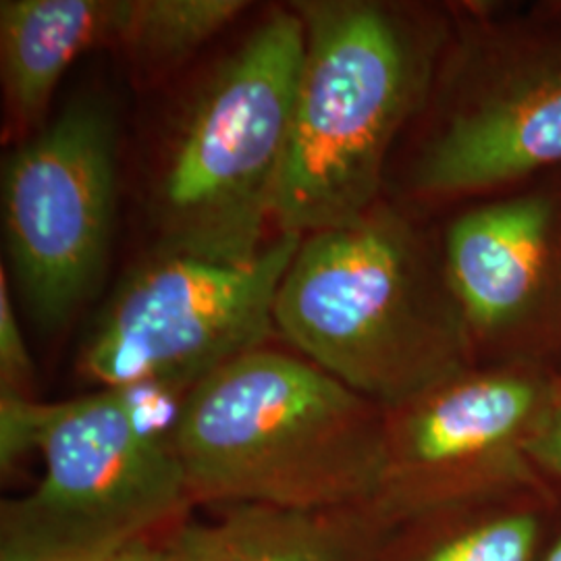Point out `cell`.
<instances>
[{
    "label": "cell",
    "mask_w": 561,
    "mask_h": 561,
    "mask_svg": "<svg viewBox=\"0 0 561 561\" xmlns=\"http://www.w3.org/2000/svg\"><path fill=\"white\" fill-rule=\"evenodd\" d=\"M164 541L173 561H381L393 528L377 507L289 510L273 505L204 507Z\"/></svg>",
    "instance_id": "8fae6325"
},
{
    "label": "cell",
    "mask_w": 561,
    "mask_h": 561,
    "mask_svg": "<svg viewBox=\"0 0 561 561\" xmlns=\"http://www.w3.org/2000/svg\"><path fill=\"white\" fill-rule=\"evenodd\" d=\"M173 445L196 510L370 505L381 484L385 408L300 354L262 345L187 393Z\"/></svg>",
    "instance_id": "7a4b0ae2"
},
{
    "label": "cell",
    "mask_w": 561,
    "mask_h": 561,
    "mask_svg": "<svg viewBox=\"0 0 561 561\" xmlns=\"http://www.w3.org/2000/svg\"><path fill=\"white\" fill-rule=\"evenodd\" d=\"M470 206L443 261L474 364L561 368V167Z\"/></svg>",
    "instance_id": "30bf717a"
},
{
    "label": "cell",
    "mask_w": 561,
    "mask_h": 561,
    "mask_svg": "<svg viewBox=\"0 0 561 561\" xmlns=\"http://www.w3.org/2000/svg\"><path fill=\"white\" fill-rule=\"evenodd\" d=\"M275 331L385 410L474 364L442 245L382 198L301 238L277 291Z\"/></svg>",
    "instance_id": "6da1fadb"
},
{
    "label": "cell",
    "mask_w": 561,
    "mask_h": 561,
    "mask_svg": "<svg viewBox=\"0 0 561 561\" xmlns=\"http://www.w3.org/2000/svg\"><path fill=\"white\" fill-rule=\"evenodd\" d=\"M301 57L300 13L279 7L202 81L150 185L157 252L243 262L273 240Z\"/></svg>",
    "instance_id": "5b68a950"
},
{
    "label": "cell",
    "mask_w": 561,
    "mask_h": 561,
    "mask_svg": "<svg viewBox=\"0 0 561 561\" xmlns=\"http://www.w3.org/2000/svg\"><path fill=\"white\" fill-rule=\"evenodd\" d=\"M558 405L561 408V368L558 370Z\"/></svg>",
    "instance_id": "d6986e66"
},
{
    "label": "cell",
    "mask_w": 561,
    "mask_h": 561,
    "mask_svg": "<svg viewBox=\"0 0 561 561\" xmlns=\"http://www.w3.org/2000/svg\"><path fill=\"white\" fill-rule=\"evenodd\" d=\"M560 526V500L533 474L398 522L381 561H542Z\"/></svg>",
    "instance_id": "4fadbf2b"
},
{
    "label": "cell",
    "mask_w": 561,
    "mask_h": 561,
    "mask_svg": "<svg viewBox=\"0 0 561 561\" xmlns=\"http://www.w3.org/2000/svg\"><path fill=\"white\" fill-rule=\"evenodd\" d=\"M183 398L157 385L34 408L38 484L0 503V561H104L164 542L196 510L173 433Z\"/></svg>",
    "instance_id": "277c9868"
},
{
    "label": "cell",
    "mask_w": 561,
    "mask_h": 561,
    "mask_svg": "<svg viewBox=\"0 0 561 561\" xmlns=\"http://www.w3.org/2000/svg\"><path fill=\"white\" fill-rule=\"evenodd\" d=\"M456 59L410 190L451 201L561 167V9L474 23Z\"/></svg>",
    "instance_id": "52a82bcc"
},
{
    "label": "cell",
    "mask_w": 561,
    "mask_h": 561,
    "mask_svg": "<svg viewBox=\"0 0 561 561\" xmlns=\"http://www.w3.org/2000/svg\"><path fill=\"white\" fill-rule=\"evenodd\" d=\"M300 243L296 233H275L243 262L152 250L81 343V377L99 389L161 385L190 393L225 362L266 345L280 280Z\"/></svg>",
    "instance_id": "8992f818"
},
{
    "label": "cell",
    "mask_w": 561,
    "mask_h": 561,
    "mask_svg": "<svg viewBox=\"0 0 561 561\" xmlns=\"http://www.w3.org/2000/svg\"><path fill=\"white\" fill-rule=\"evenodd\" d=\"M104 561H173L164 542H140Z\"/></svg>",
    "instance_id": "e0dca14e"
},
{
    "label": "cell",
    "mask_w": 561,
    "mask_h": 561,
    "mask_svg": "<svg viewBox=\"0 0 561 561\" xmlns=\"http://www.w3.org/2000/svg\"><path fill=\"white\" fill-rule=\"evenodd\" d=\"M558 403V373L472 364L385 410L373 505L391 526L535 474L526 447Z\"/></svg>",
    "instance_id": "9c48e42d"
},
{
    "label": "cell",
    "mask_w": 561,
    "mask_h": 561,
    "mask_svg": "<svg viewBox=\"0 0 561 561\" xmlns=\"http://www.w3.org/2000/svg\"><path fill=\"white\" fill-rule=\"evenodd\" d=\"M526 456L535 474L561 502V408L558 403L528 443Z\"/></svg>",
    "instance_id": "2e32d148"
},
{
    "label": "cell",
    "mask_w": 561,
    "mask_h": 561,
    "mask_svg": "<svg viewBox=\"0 0 561 561\" xmlns=\"http://www.w3.org/2000/svg\"><path fill=\"white\" fill-rule=\"evenodd\" d=\"M245 0H123L115 46L141 76H164L248 11Z\"/></svg>",
    "instance_id": "5bb4252c"
},
{
    "label": "cell",
    "mask_w": 561,
    "mask_h": 561,
    "mask_svg": "<svg viewBox=\"0 0 561 561\" xmlns=\"http://www.w3.org/2000/svg\"><path fill=\"white\" fill-rule=\"evenodd\" d=\"M123 0H2L0 80L4 136L27 140L81 55L115 46Z\"/></svg>",
    "instance_id": "7c38bea8"
},
{
    "label": "cell",
    "mask_w": 561,
    "mask_h": 561,
    "mask_svg": "<svg viewBox=\"0 0 561 561\" xmlns=\"http://www.w3.org/2000/svg\"><path fill=\"white\" fill-rule=\"evenodd\" d=\"M304 57L275 231L310 236L381 201L393 146L439 78L447 25L381 0L291 2Z\"/></svg>",
    "instance_id": "3957f363"
},
{
    "label": "cell",
    "mask_w": 561,
    "mask_h": 561,
    "mask_svg": "<svg viewBox=\"0 0 561 561\" xmlns=\"http://www.w3.org/2000/svg\"><path fill=\"white\" fill-rule=\"evenodd\" d=\"M34 364L21 333L20 319L9 291V275L0 273V393L36 400Z\"/></svg>",
    "instance_id": "9a60e30c"
},
{
    "label": "cell",
    "mask_w": 561,
    "mask_h": 561,
    "mask_svg": "<svg viewBox=\"0 0 561 561\" xmlns=\"http://www.w3.org/2000/svg\"><path fill=\"white\" fill-rule=\"evenodd\" d=\"M542 561H561V526L560 530H558V535H556V539L551 542V547H549V551H547V556H545V560Z\"/></svg>",
    "instance_id": "ac0fdd59"
},
{
    "label": "cell",
    "mask_w": 561,
    "mask_h": 561,
    "mask_svg": "<svg viewBox=\"0 0 561 561\" xmlns=\"http://www.w3.org/2000/svg\"><path fill=\"white\" fill-rule=\"evenodd\" d=\"M115 213V123L99 102L69 104L7 157L2 222L9 262L42 329L65 327L101 287Z\"/></svg>",
    "instance_id": "ba28073f"
}]
</instances>
